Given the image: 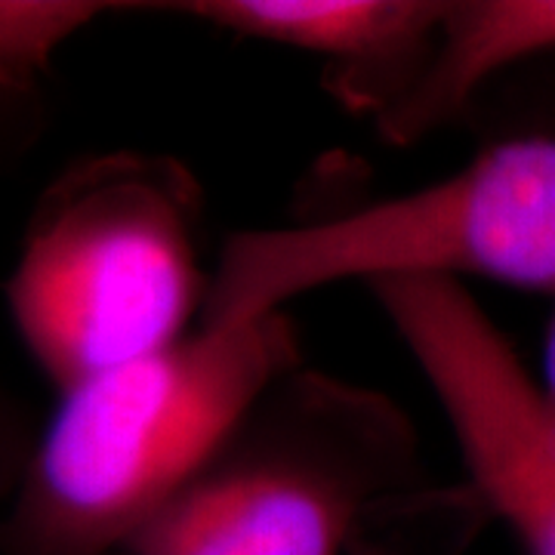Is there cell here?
<instances>
[{
    "label": "cell",
    "instance_id": "cell-7",
    "mask_svg": "<svg viewBox=\"0 0 555 555\" xmlns=\"http://www.w3.org/2000/svg\"><path fill=\"white\" fill-rule=\"evenodd\" d=\"M543 53H555V0L444 3L433 53L411 90L377 118L379 133L398 145L429 137L503 68Z\"/></svg>",
    "mask_w": 555,
    "mask_h": 555
},
{
    "label": "cell",
    "instance_id": "cell-2",
    "mask_svg": "<svg viewBox=\"0 0 555 555\" xmlns=\"http://www.w3.org/2000/svg\"><path fill=\"white\" fill-rule=\"evenodd\" d=\"M201 222L198 179L170 155H90L40 192L7 306L56 392L198 331L210 291Z\"/></svg>",
    "mask_w": 555,
    "mask_h": 555
},
{
    "label": "cell",
    "instance_id": "cell-1",
    "mask_svg": "<svg viewBox=\"0 0 555 555\" xmlns=\"http://www.w3.org/2000/svg\"><path fill=\"white\" fill-rule=\"evenodd\" d=\"M302 364L294 318L198 327L60 392L0 513V555H133L266 386Z\"/></svg>",
    "mask_w": 555,
    "mask_h": 555
},
{
    "label": "cell",
    "instance_id": "cell-8",
    "mask_svg": "<svg viewBox=\"0 0 555 555\" xmlns=\"http://www.w3.org/2000/svg\"><path fill=\"white\" fill-rule=\"evenodd\" d=\"M127 10L93 0H0V96L40 100V78L53 56L87 25Z\"/></svg>",
    "mask_w": 555,
    "mask_h": 555
},
{
    "label": "cell",
    "instance_id": "cell-10",
    "mask_svg": "<svg viewBox=\"0 0 555 555\" xmlns=\"http://www.w3.org/2000/svg\"><path fill=\"white\" fill-rule=\"evenodd\" d=\"M537 411L543 420V429L555 444V312L550 327H546V343H543V367L540 377H534Z\"/></svg>",
    "mask_w": 555,
    "mask_h": 555
},
{
    "label": "cell",
    "instance_id": "cell-5",
    "mask_svg": "<svg viewBox=\"0 0 555 555\" xmlns=\"http://www.w3.org/2000/svg\"><path fill=\"white\" fill-rule=\"evenodd\" d=\"M371 294L436 392L485 513L525 555H555V444L513 346L463 284L377 281Z\"/></svg>",
    "mask_w": 555,
    "mask_h": 555
},
{
    "label": "cell",
    "instance_id": "cell-9",
    "mask_svg": "<svg viewBox=\"0 0 555 555\" xmlns=\"http://www.w3.org/2000/svg\"><path fill=\"white\" fill-rule=\"evenodd\" d=\"M38 112H0V164L16 158L38 133ZM31 420L3 383H0V513L22 476V466L35 444Z\"/></svg>",
    "mask_w": 555,
    "mask_h": 555
},
{
    "label": "cell",
    "instance_id": "cell-3",
    "mask_svg": "<svg viewBox=\"0 0 555 555\" xmlns=\"http://www.w3.org/2000/svg\"><path fill=\"white\" fill-rule=\"evenodd\" d=\"M463 278L555 299L553 133L496 139L456 173L404 195L235 232L210 269L201 327L278 315L346 281Z\"/></svg>",
    "mask_w": 555,
    "mask_h": 555
},
{
    "label": "cell",
    "instance_id": "cell-6",
    "mask_svg": "<svg viewBox=\"0 0 555 555\" xmlns=\"http://www.w3.org/2000/svg\"><path fill=\"white\" fill-rule=\"evenodd\" d=\"M149 7L235 38L321 56L327 90L349 112L374 120L420 78L444 13L438 0H182Z\"/></svg>",
    "mask_w": 555,
    "mask_h": 555
},
{
    "label": "cell",
    "instance_id": "cell-4",
    "mask_svg": "<svg viewBox=\"0 0 555 555\" xmlns=\"http://www.w3.org/2000/svg\"><path fill=\"white\" fill-rule=\"evenodd\" d=\"M429 494L389 396L306 364L266 386L133 555H343L389 500Z\"/></svg>",
    "mask_w": 555,
    "mask_h": 555
}]
</instances>
